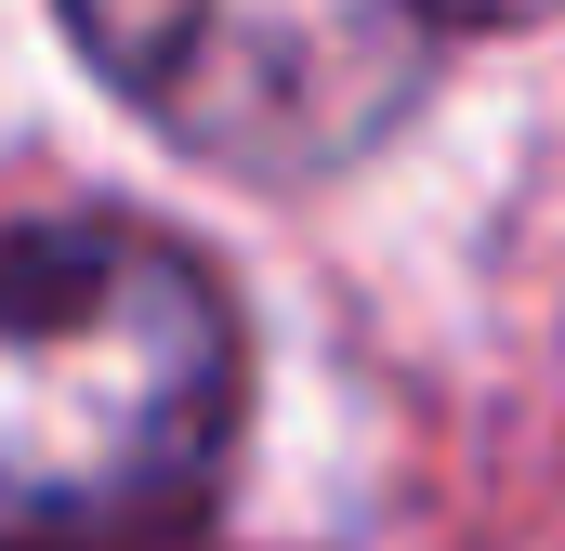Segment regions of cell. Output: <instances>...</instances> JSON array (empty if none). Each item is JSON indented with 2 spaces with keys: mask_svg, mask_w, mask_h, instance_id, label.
<instances>
[{
  "mask_svg": "<svg viewBox=\"0 0 565 551\" xmlns=\"http://www.w3.org/2000/svg\"><path fill=\"white\" fill-rule=\"evenodd\" d=\"M250 342L132 210L0 224V551H158L224 473Z\"/></svg>",
  "mask_w": 565,
  "mask_h": 551,
  "instance_id": "1",
  "label": "cell"
},
{
  "mask_svg": "<svg viewBox=\"0 0 565 551\" xmlns=\"http://www.w3.org/2000/svg\"><path fill=\"white\" fill-rule=\"evenodd\" d=\"M434 26H526V13H553V0H422Z\"/></svg>",
  "mask_w": 565,
  "mask_h": 551,
  "instance_id": "3",
  "label": "cell"
},
{
  "mask_svg": "<svg viewBox=\"0 0 565 551\" xmlns=\"http://www.w3.org/2000/svg\"><path fill=\"white\" fill-rule=\"evenodd\" d=\"M158 144L237 184H329L434 93L422 0H53Z\"/></svg>",
  "mask_w": 565,
  "mask_h": 551,
  "instance_id": "2",
  "label": "cell"
}]
</instances>
